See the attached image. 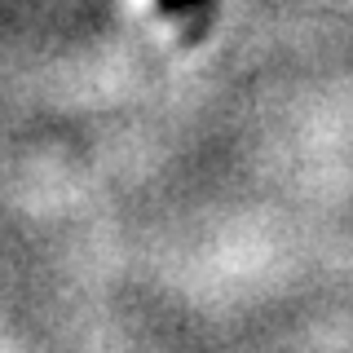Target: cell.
I'll list each match as a JSON object with an SVG mask.
<instances>
[{
	"mask_svg": "<svg viewBox=\"0 0 353 353\" xmlns=\"http://www.w3.org/2000/svg\"><path fill=\"white\" fill-rule=\"evenodd\" d=\"M154 9L168 22H203L212 14V0H154Z\"/></svg>",
	"mask_w": 353,
	"mask_h": 353,
	"instance_id": "1",
	"label": "cell"
}]
</instances>
